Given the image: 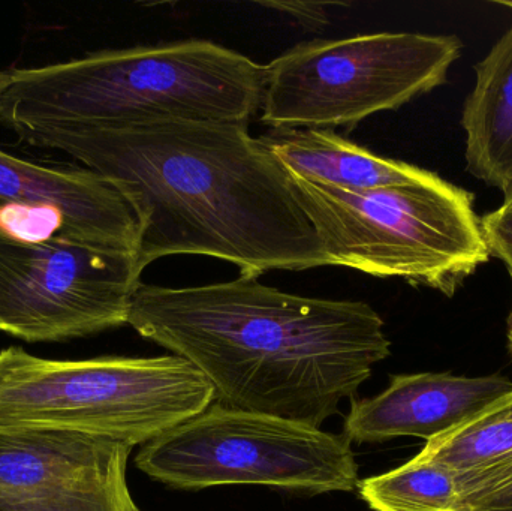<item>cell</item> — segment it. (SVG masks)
I'll list each match as a JSON object with an SVG mask.
<instances>
[{
    "instance_id": "6da1fadb",
    "label": "cell",
    "mask_w": 512,
    "mask_h": 511,
    "mask_svg": "<svg viewBox=\"0 0 512 511\" xmlns=\"http://www.w3.org/2000/svg\"><path fill=\"white\" fill-rule=\"evenodd\" d=\"M59 150L113 183L138 221V266L207 255L258 278L328 266L291 176L248 123L122 128L36 126L14 131Z\"/></svg>"
},
{
    "instance_id": "7a4b0ae2",
    "label": "cell",
    "mask_w": 512,
    "mask_h": 511,
    "mask_svg": "<svg viewBox=\"0 0 512 511\" xmlns=\"http://www.w3.org/2000/svg\"><path fill=\"white\" fill-rule=\"evenodd\" d=\"M128 324L200 369L215 402L318 429L391 354L367 303L295 296L254 276L189 288L141 282Z\"/></svg>"
},
{
    "instance_id": "3957f363",
    "label": "cell",
    "mask_w": 512,
    "mask_h": 511,
    "mask_svg": "<svg viewBox=\"0 0 512 511\" xmlns=\"http://www.w3.org/2000/svg\"><path fill=\"white\" fill-rule=\"evenodd\" d=\"M265 68L206 39L87 54L12 69L2 98L9 128H122L158 123H249Z\"/></svg>"
},
{
    "instance_id": "277c9868",
    "label": "cell",
    "mask_w": 512,
    "mask_h": 511,
    "mask_svg": "<svg viewBox=\"0 0 512 511\" xmlns=\"http://www.w3.org/2000/svg\"><path fill=\"white\" fill-rule=\"evenodd\" d=\"M216 401L206 375L182 357L48 360L0 351V429H47L135 447Z\"/></svg>"
},
{
    "instance_id": "5b68a950",
    "label": "cell",
    "mask_w": 512,
    "mask_h": 511,
    "mask_svg": "<svg viewBox=\"0 0 512 511\" xmlns=\"http://www.w3.org/2000/svg\"><path fill=\"white\" fill-rule=\"evenodd\" d=\"M291 182L328 266L453 296L489 261L474 195L442 177L372 191H343L295 176Z\"/></svg>"
},
{
    "instance_id": "8992f818",
    "label": "cell",
    "mask_w": 512,
    "mask_h": 511,
    "mask_svg": "<svg viewBox=\"0 0 512 511\" xmlns=\"http://www.w3.org/2000/svg\"><path fill=\"white\" fill-rule=\"evenodd\" d=\"M460 53L457 36L424 33L303 42L265 66L262 123L351 128L442 86Z\"/></svg>"
},
{
    "instance_id": "52a82bcc",
    "label": "cell",
    "mask_w": 512,
    "mask_h": 511,
    "mask_svg": "<svg viewBox=\"0 0 512 511\" xmlns=\"http://www.w3.org/2000/svg\"><path fill=\"white\" fill-rule=\"evenodd\" d=\"M351 444L343 434L213 402L144 444L135 467L182 491L252 485L309 495L351 492L358 486Z\"/></svg>"
},
{
    "instance_id": "ba28073f",
    "label": "cell",
    "mask_w": 512,
    "mask_h": 511,
    "mask_svg": "<svg viewBox=\"0 0 512 511\" xmlns=\"http://www.w3.org/2000/svg\"><path fill=\"white\" fill-rule=\"evenodd\" d=\"M141 275L135 254L63 236L26 243L0 234V332L60 342L125 326Z\"/></svg>"
},
{
    "instance_id": "9c48e42d",
    "label": "cell",
    "mask_w": 512,
    "mask_h": 511,
    "mask_svg": "<svg viewBox=\"0 0 512 511\" xmlns=\"http://www.w3.org/2000/svg\"><path fill=\"white\" fill-rule=\"evenodd\" d=\"M134 447L47 429H0V511H138L126 470Z\"/></svg>"
},
{
    "instance_id": "30bf717a",
    "label": "cell",
    "mask_w": 512,
    "mask_h": 511,
    "mask_svg": "<svg viewBox=\"0 0 512 511\" xmlns=\"http://www.w3.org/2000/svg\"><path fill=\"white\" fill-rule=\"evenodd\" d=\"M512 392L502 375L466 377L451 372L394 375L375 398L354 401L343 435L351 443H384L400 437L435 440Z\"/></svg>"
},
{
    "instance_id": "8fae6325",
    "label": "cell",
    "mask_w": 512,
    "mask_h": 511,
    "mask_svg": "<svg viewBox=\"0 0 512 511\" xmlns=\"http://www.w3.org/2000/svg\"><path fill=\"white\" fill-rule=\"evenodd\" d=\"M17 204L59 210L68 239L137 254L134 210L119 189L95 171L45 167L0 150V207Z\"/></svg>"
},
{
    "instance_id": "7c38bea8",
    "label": "cell",
    "mask_w": 512,
    "mask_h": 511,
    "mask_svg": "<svg viewBox=\"0 0 512 511\" xmlns=\"http://www.w3.org/2000/svg\"><path fill=\"white\" fill-rule=\"evenodd\" d=\"M259 140L291 176L343 191L433 182L438 174L375 155L331 129L277 128Z\"/></svg>"
},
{
    "instance_id": "4fadbf2b",
    "label": "cell",
    "mask_w": 512,
    "mask_h": 511,
    "mask_svg": "<svg viewBox=\"0 0 512 511\" xmlns=\"http://www.w3.org/2000/svg\"><path fill=\"white\" fill-rule=\"evenodd\" d=\"M462 114L466 170L486 185L512 186V27L475 66Z\"/></svg>"
},
{
    "instance_id": "5bb4252c",
    "label": "cell",
    "mask_w": 512,
    "mask_h": 511,
    "mask_svg": "<svg viewBox=\"0 0 512 511\" xmlns=\"http://www.w3.org/2000/svg\"><path fill=\"white\" fill-rule=\"evenodd\" d=\"M459 477L463 511L512 480V392L420 452Z\"/></svg>"
},
{
    "instance_id": "9a60e30c",
    "label": "cell",
    "mask_w": 512,
    "mask_h": 511,
    "mask_svg": "<svg viewBox=\"0 0 512 511\" xmlns=\"http://www.w3.org/2000/svg\"><path fill=\"white\" fill-rule=\"evenodd\" d=\"M357 488L373 511H463L457 474L420 453L396 470L358 482Z\"/></svg>"
},
{
    "instance_id": "2e32d148",
    "label": "cell",
    "mask_w": 512,
    "mask_h": 511,
    "mask_svg": "<svg viewBox=\"0 0 512 511\" xmlns=\"http://www.w3.org/2000/svg\"><path fill=\"white\" fill-rule=\"evenodd\" d=\"M480 224L490 257L505 264L512 281V209L498 207L480 218Z\"/></svg>"
},
{
    "instance_id": "e0dca14e",
    "label": "cell",
    "mask_w": 512,
    "mask_h": 511,
    "mask_svg": "<svg viewBox=\"0 0 512 511\" xmlns=\"http://www.w3.org/2000/svg\"><path fill=\"white\" fill-rule=\"evenodd\" d=\"M265 8L279 9L285 14L297 18L303 26L312 27V29H322L328 24V9L331 3L319 2H261Z\"/></svg>"
},
{
    "instance_id": "ac0fdd59",
    "label": "cell",
    "mask_w": 512,
    "mask_h": 511,
    "mask_svg": "<svg viewBox=\"0 0 512 511\" xmlns=\"http://www.w3.org/2000/svg\"><path fill=\"white\" fill-rule=\"evenodd\" d=\"M466 511H512V480L474 501Z\"/></svg>"
},
{
    "instance_id": "d6986e66",
    "label": "cell",
    "mask_w": 512,
    "mask_h": 511,
    "mask_svg": "<svg viewBox=\"0 0 512 511\" xmlns=\"http://www.w3.org/2000/svg\"><path fill=\"white\" fill-rule=\"evenodd\" d=\"M9 81H11V71H0V122H2V98L5 90L8 89Z\"/></svg>"
},
{
    "instance_id": "ffe728a7",
    "label": "cell",
    "mask_w": 512,
    "mask_h": 511,
    "mask_svg": "<svg viewBox=\"0 0 512 511\" xmlns=\"http://www.w3.org/2000/svg\"><path fill=\"white\" fill-rule=\"evenodd\" d=\"M501 206L507 207V209H512V186L504 192V201H502Z\"/></svg>"
},
{
    "instance_id": "44dd1931",
    "label": "cell",
    "mask_w": 512,
    "mask_h": 511,
    "mask_svg": "<svg viewBox=\"0 0 512 511\" xmlns=\"http://www.w3.org/2000/svg\"><path fill=\"white\" fill-rule=\"evenodd\" d=\"M508 348L512 356V311L510 317H508V329H507Z\"/></svg>"
},
{
    "instance_id": "7402d4cb",
    "label": "cell",
    "mask_w": 512,
    "mask_h": 511,
    "mask_svg": "<svg viewBox=\"0 0 512 511\" xmlns=\"http://www.w3.org/2000/svg\"><path fill=\"white\" fill-rule=\"evenodd\" d=\"M493 3H496V5L507 6V8L512 9V0H493Z\"/></svg>"
},
{
    "instance_id": "603a6c76",
    "label": "cell",
    "mask_w": 512,
    "mask_h": 511,
    "mask_svg": "<svg viewBox=\"0 0 512 511\" xmlns=\"http://www.w3.org/2000/svg\"><path fill=\"white\" fill-rule=\"evenodd\" d=\"M138 511H140V510H138Z\"/></svg>"
}]
</instances>
